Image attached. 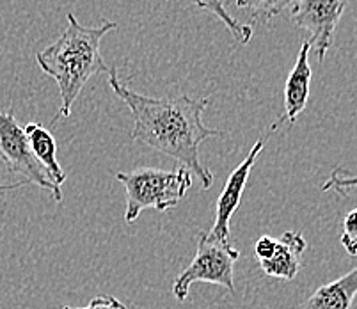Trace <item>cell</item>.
Instances as JSON below:
<instances>
[{"instance_id":"5bb4252c","label":"cell","mask_w":357,"mask_h":309,"mask_svg":"<svg viewBox=\"0 0 357 309\" xmlns=\"http://www.w3.org/2000/svg\"><path fill=\"white\" fill-rule=\"evenodd\" d=\"M322 190L347 196L350 190H357V174H352L345 167H336L331 172L329 180L322 185Z\"/></svg>"},{"instance_id":"277c9868","label":"cell","mask_w":357,"mask_h":309,"mask_svg":"<svg viewBox=\"0 0 357 309\" xmlns=\"http://www.w3.org/2000/svg\"><path fill=\"white\" fill-rule=\"evenodd\" d=\"M0 158L4 162L9 174L20 178L15 183L0 185V190H15L24 185H36L41 190H48L52 199L61 203L63 192L54 183L50 172L45 169L29 146L25 132L16 121L13 110L0 112Z\"/></svg>"},{"instance_id":"e0dca14e","label":"cell","mask_w":357,"mask_h":309,"mask_svg":"<svg viewBox=\"0 0 357 309\" xmlns=\"http://www.w3.org/2000/svg\"><path fill=\"white\" fill-rule=\"evenodd\" d=\"M274 247H275V239L274 236H268V235H263L256 240L255 243V255L259 262H265L272 256L274 253Z\"/></svg>"},{"instance_id":"52a82bcc","label":"cell","mask_w":357,"mask_h":309,"mask_svg":"<svg viewBox=\"0 0 357 309\" xmlns=\"http://www.w3.org/2000/svg\"><path fill=\"white\" fill-rule=\"evenodd\" d=\"M263 146H265V139H258L251 151L248 153V157L243 158L238 167L229 174L220 196L217 197L215 220H213L212 229L208 231L210 239L219 240V242H229V220H231L236 208L240 206L243 190L248 187L249 176H251V171L258 160V155L261 153Z\"/></svg>"},{"instance_id":"8992f818","label":"cell","mask_w":357,"mask_h":309,"mask_svg":"<svg viewBox=\"0 0 357 309\" xmlns=\"http://www.w3.org/2000/svg\"><path fill=\"white\" fill-rule=\"evenodd\" d=\"M349 0H295L291 4V20L298 29L310 34L311 50L324 61L333 47L334 31L342 20Z\"/></svg>"},{"instance_id":"9a60e30c","label":"cell","mask_w":357,"mask_h":309,"mask_svg":"<svg viewBox=\"0 0 357 309\" xmlns=\"http://www.w3.org/2000/svg\"><path fill=\"white\" fill-rule=\"evenodd\" d=\"M342 246L350 256H357V208L349 211L343 219Z\"/></svg>"},{"instance_id":"5b68a950","label":"cell","mask_w":357,"mask_h":309,"mask_svg":"<svg viewBox=\"0 0 357 309\" xmlns=\"http://www.w3.org/2000/svg\"><path fill=\"white\" fill-rule=\"evenodd\" d=\"M240 258V250L231 242H219L210 239L208 233L199 231L197 250L190 265L174 279L173 295L183 302L189 297V289L194 282H210L226 288L235 294V262Z\"/></svg>"},{"instance_id":"8fae6325","label":"cell","mask_w":357,"mask_h":309,"mask_svg":"<svg viewBox=\"0 0 357 309\" xmlns=\"http://www.w3.org/2000/svg\"><path fill=\"white\" fill-rule=\"evenodd\" d=\"M24 132L36 158L50 172L54 183L61 187L66 181V171L57 162V144H55V139L50 130L45 128L40 123H29Z\"/></svg>"},{"instance_id":"4fadbf2b","label":"cell","mask_w":357,"mask_h":309,"mask_svg":"<svg viewBox=\"0 0 357 309\" xmlns=\"http://www.w3.org/2000/svg\"><path fill=\"white\" fill-rule=\"evenodd\" d=\"M295 0H236V6L259 22H268L284 11Z\"/></svg>"},{"instance_id":"3957f363","label":"cell","mask_w":357,"mask_h":309,"mask_svg":"<svg viewBox=\"0 0 357 309\" xmlns=\"http://www.w3.org/2000/svg\"><path fill=\"white\" fill-rule=\"evenodd\" d=\"M116 180L125 188V220L128 224H134L141 211L148 208L157 211L176 208L194 183L192 174L185 167H174L169 171L137 167L134 171L118 172Z\"/></svg>"},{"instance_id":"9c48e42d","label":"cell","mask_w":357,"mask_h":309,"mask_svg":"<svg viewBox=\"0 0 357 309\" xmlns=\"http://www.w3.org/2000/svg\"><path fill=\"white\" fill-rule=\"evenodd\" d=\"M310 52L311 45L304 41L301 52L297 55V63L294 70L288 75L287 84H284V119L294 125L307 105L311 89V77L313 71L310 66Z\"/></svg>"},{"instance_id":"7c38bea8","label":"cell","mask_w":357,"mask_h":309,"mask_svg":"<svg viewBox=\"0 0 357 309\" xmlns=\"http://www.w3.org/2000/svg\"><path fill=\"white\" fill-rule=\"evenodd\" d=\"M194 4L197 8L204 9V11L212 13L213 16H217L220 22H222L226 27L229 29V32L233 34L235 41H238L240 45H248L252 38V27L251 25L240 24L238 20H235L229 11L226 9V4L222 0H194Z\"/></svg>"},{"instance_id":"7a4b0ae2","label":"cell","mask_w":357,"mask_h":309,"mask_svg":"<svg viewBox=\"0 0 357 309\" xmlns=\"http://www.w3.org/2000/svg\"><path fill=\"white\" fill-rule=\"evenodd\" d=\"M66 20L68 27L63 34L36 54L38 66L59 86V118L64 119L71 116L75 100L79 98L87 80L93 75L109 73L110 68L100 54V43L103 36L118 29V24L112 20H105L96 27H86L73 13H68Z\"/></svg>"},{"instance_id":"6da1fadb","label":"cell","mask_w":357,"mask_h":309,"mask_svg":"<svg viewBox=\"0 0 357 309\" xmlns=\"http://www.w3.org/2000/svg\"><path fill=\"white\" fill-rule=\"evenodd\" d=\"M109 86L132 112V139L176 160L180 167L196 174L204 190H208L213 185V174L201 162L199 146L212 137H226V132L208 128L203 123L210 98L196 100L183 93L151 98L123 84L116 68L109 70Z\"/></svg>"},{"instance_id":"ba28073f","label":"cell","mask_w":357,"mask_h":309,"mask_svg":"<svg viewBox=\"0 0 357 309\" xmlns=\"http://www.w3.org/2000/svg\"><path fill=\"white\" fill-rule=\"evenodd\" d=\"M306 247L307 242L303 233L284 231L283 235L275 239V247L271 258L259 262V266L268 278L291 281L297 278L298 270H301V259H303Z\"/></svg>"},{"instance_id":"2e32d148","label":"cell","mask_w":357,"mask_h":309,"mask_svg":"<svg viewBox=\"0 0 357 309\" xmlns=\"http://www.w3.org/2000/svg\"><path fill=\"white\" fill-rule=\"evenodd\" d=\"M63 309H130L128 306L123 304L112 295H98V297L91 299L82 308H75V306H64Z\"/></svg>"},{"instance_id":"30bf717a","label":"cell","mask_w":357,"mask_h":309,"mask_svg":"<svg viewBox=\"0 0 357 309\" xmlns=\"http://www.w3.org/2000/svg\"><path fill=\"white\" fill-rule=\"evenodd\" d=\"M357 295V266L340 279L327 282L311 295L303 309H350Z\"/></svg>"}]
</instances>
